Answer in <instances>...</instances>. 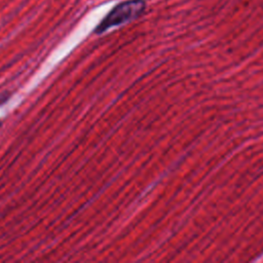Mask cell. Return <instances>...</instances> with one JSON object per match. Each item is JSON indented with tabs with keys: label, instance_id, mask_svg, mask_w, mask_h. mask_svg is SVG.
<instances>
[{
	"label": "cell",
	"instance_id": "obj_1",
	"mask_svg": "<svg viewBox=\"0 0 263 263\" xmlns=\"http://www.w3.org/2000/svg\"><path fill=\"white\" fill-rule=\"evenodd\" d=\"M146 9L143 0H126L115 5L95 29L96 34H102L110 28L130 22L141 16Z\"/></svg>",
	"mask_w": 263,
	"mask_h": 263
}]
</instances>
